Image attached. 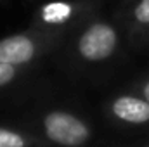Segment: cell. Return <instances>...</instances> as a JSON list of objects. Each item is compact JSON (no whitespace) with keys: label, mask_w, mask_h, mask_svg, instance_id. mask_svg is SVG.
<instances>
[{"label":"cell","mask_w":149,"mask_h":147,"mask_svg":"<svg viewBox=\"0 0 149 147\" xmlns=\"http://www.w3.org/2000/svg\"><path fill=\"white\" fill-rule=\"evenodd\" d=\"M123 35V28L114 16L111 19L102 14V9H97L71 30L64 43L74 61L95 66L111 61L118 54Z\"/></svg>","instance_id":"1"},{"label":"cell","mask_w":149,"mask_h":147,"mask_svg":"<svg viewBox=\"0 0 149 147\" xmlns=\"http://www.w3.org/2000/svg\"><path fill=\"white\" fill-rule=\"evenodd\" d=\"M68 35L70 33L66 31L47 30L31 24L21 33L0 38V62H9L21 68L31 64L40 55L63 45Z\"/></svg>","instance_id":"2"},{"label":"cell","mask_w":149,"mask_h":147,"mask_svg":"<svg viewBox=\"0 0 149 147\" xmlns=\"http://www.w3.org/2000/svg\"><path fill=\"white\" fill-rule=\"evenodd\" d=\"M104 0H49L33 12L31 24L71 33L90 12L102 9Z\"/></svg>","instance_id":"3"},{"label":"cell","mask_w":149,"mask_h":147,"mask_svg":"<svg viewBox=\"0 0 149 147\" xmlns=\"http://www.w3.org/2000/svg\"><path fill=\"white\" fill-rule=\"evenodd\" d=\"M113 14L132 45L148 47L149 0H118V5Z\"/></svg>","instance_id":"4"},{"label":"cell","mask_w":149,"mask_h":147,"mask_svg":"<svg viewBox=\"0 0 149 147\" xmlns=\"http://www.w3.org/2000/svg\"><path fill=\"white\" fill-rule=\"evenodd\" d=\"M43 132L47 139L63 147H78L90 139L88 126L66 111H50L43 118Z\"/></svg>","instance_id":"5"},{"label":"cell","mask_w":149,"mask_h":147,"mask_svg":"<svg viewBox=\"0 0 149 147\" xmlns=\"http://www.w3.org/2000/svg\"><path fill=\"white\" fill-rule=\"evenodd\" d=\"M111 111L116 118L134 125H144L149 121V101L144 97L120 95L113 101Z\"/></svg>","instance_id":"6"},{"label":"cell","mask_w":149,"mask_h":147,"mask_svg":"<svg viewBox=\"0 0 149 147\" xmlns=\"http://www.w3.org/2000/svg\"><path fill=\"white\" fill-rule=\"evenodd\" d=\"M21 74V66H14L9 62H0V88L10 85Z\"/></svg>","instance_id":"7"},{"label":"cell","mask_w":149,"mask_h":147,"mask_svg":"<svg viewBox=\"0 0 149 147\" xmlns=\"http://www.w3.org/2000/svg\"><path fill=\"white\" fill-rule=\"evenodd\" d=\"M0 147H26V142L19 133L0 128Z\"/></svg>","instance_id":"8"},{"label":"cell","mask_w":149,"mask_h":147,"mask_svg":"<svg viewBox=\"0 0 149 147\" xmlns=\"http://www.w3.org/2000/svg\"><path fill=\"white\" fill-rule=\"evenodd\" d=\"M141 95H142L146 101H149V78L141 83Z\"/></svg>","instance_id":"9"},{"label":"cell","mask_w":149,"mask_h":147,"mask_svg":"<svg viewBox=\"0 0 149 147\" xmlns=\"http://www.w3.org/2000/svg\"><path fill=\"white\" fill-rule=\"evenodd\" d=\"M148 47H149V42H148Z\"/></svg>","instance_id":"10"},{"label":"cell","mask_w":149,"mask_h":147,"mask_svg":"<svg viewBox=\"0 0 149 147\" xmlns=\"http://www.w3.org/2000/svg\"><path fill=\"white\" fill-rule=\"evenodd\" d=\"M116 2H118V0H116Z\"/></svg>","instance_id":"11"}]
</instances>
